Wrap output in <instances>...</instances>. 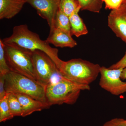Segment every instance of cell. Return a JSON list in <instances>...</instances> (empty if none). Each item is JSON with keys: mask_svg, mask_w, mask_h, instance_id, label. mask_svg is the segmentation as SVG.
I'll use <instances>...</instances> for the list:
<instances>
[{"mask_svg": "<svg viewBox=\"0 0 126 126\" xmlns=\"http://www.w3.org/2000/svg\"><path fill=\"white\" fill-rule=\"evenodd\" d=\"M2 40L5 44L16 46L32 52L39 50L44 52L55 63L58 70L63 61L59 57L58 50L50 46L46 40H42L26 25L15 26L11 35Z\"/></svg>", "mask_w": 126, "mask_h": 126, "instance_id": "cell-1", "label": "cell"}, {"mask_svg": "<svg viewBox=\"0 0 126 126\" xmlns=\"http://www.w3.org/2000/svg\"><path fill=\"white\" fill-rule=\"evenodd\" d=\"M101 67L81 59L62 61L59 69L61 77L78 84L89 85L96 79Z\"/></svg>", "mask_w": 126, "mask_h": 126, "instance_id": "cell-2", "label": "cell"}, {"mask_svg": "<svg viewBox=\"0 0 126 126\" xmlns=\"http://www.w3.org/2000/svg\"><path fill=\"white\" fill-rule=\"evenodd\" d=\"M89 85L78 84L60 77L57 82H51L46 87V96L50 106L75 103L82 90H89Z\"/></svg>", "mask_w": 126, "mask_h": 126, "instance_id": "cell-3", "label": "cell"}, {"mask_svg": "<svg viewBox=\"0 0 126 126\" xmlns=\"http://www.w3.org/2000/svg\"><path fill=\"white\" fill-rule=\"evenodd\" d=\"M5 89L7 93L27 95L48 103L46 96V86L26 76L10 71L5 75Z\"/></svg>", "mask_w": 126, "mask_h": 126, "instance_id": "cell-4", "label": "cell"}, {"mask_svg": "<svg viewBox=\"0 0 126 126\" xmlns=\"http://www.w3.org/2000/svg\"><path fill=\"white\" fill-rule=\"evenodd\" d=\"M4 44L5 56L11 71L37 81L32 62V51L16 46Z\"/></svg>", "mask_w": 126, "mask_h": 126, "instance_id": "cell-5", "label": "cell"}, {"mask_svg": "<svg viewBox=\"0 0 126 126\" xmlns=\"http://www.w3.org/2000/svg\"><path fill=\"white\" fill-rule=\"evenodd\" d=\"M32 60L34 71L38 82L46 86L59 72L55 63L44 52L32 51Z\"/></svg>", "mask_w": 126, "mask_h": 126, "instance_id": "cell-6", "label": "cell"}, {"mask_svg": "<svg viewBox=\"0 0 126 126\" xmlns=\"http://www.w3.org/2000/svg\"><path fill=\"white\" fill-rule=\"evenodd\" d=\"M123 69H110L104 67H101L99 86L113 95L118 96L126 93V82L121 80Z\"/></svg>", "mask_w": 126, "mask_h": 126, "instance_id": "cell-7", "label": "cell"}, {"mask_svg": "<svg viewBox=\"0 0 126 126\" xmlns=\"http://www.w3.org/2000/svg\"><path fill=\"white\" fill-rule=\"evenodd\" d=\"M40 17L47 21L50 29L53 28L56 13L61 0H26Z\"/></svg>", "mask_w": 126, "mask_h": 126, "instance_id": "cell-8", "label": "cell"}, {"mask_svg": "<svg viewBox=\"0 0 126 126\" xmlns=\"http://www.w3.org/2000/svg\"><path fill=\"white\" fill-rule=\"evenodd\" d=\"M108 24L116 35L126 43V0L118 9L110 12Z\"/></svg>", "mask_w": 126, "mask_h": 126, "instance_id": "cell-9", "label": "cell"}, {"mask_svg": "<svg viewBox=\"0 0 126 126\" xmlns=\"http://www.w3.org/2000/svg\"><path fill=\"white\" fill-rule=\"evenodd\" d=\"M46 40L49 44L61 48H73L77 45L71 35L54 27L50 30L49 35Z\"/></svg>", "mask_w": 126, "mask_h": 126, "instance_id": "cell-10", "label": "cell"}, {"mask_svg": "<svg viewBox=\"0 0 126 126\" xmlns=\"http://www.w3.org/2000/svg\"><path fill=\"white\" fill-rule=\"evenodd\" d=\"M14 94L17 97L22 107L23 111L22 117L27 116L35 112L49 108L50 106L48 103L36 100L27 95L18 94Z\"/></svg>", "mask_w": 126, "mask_h": 126, "instance_id": "cell-11", "label": "cell"}, {"mask_svg": "<svg viewBox=\"0 0 126 126\" xmlns=\"http://www.w3.org/2000/svg\"><path fill=\"white\" fill-rule=\"evenodd\" d=\"M26 0H0V19H10L21 11Z\"/></svg>", "mask_w": 126, "mask_h": 126, "instance_id": "cell-12", "label": "cell"}, {"mask_svg": "<svg viewBox=\"0 0 126 126\" xmlns=\"http://www.w3.org/2000/svg\"><path fill=\"white\" fill-rule=\"evenodd\" d=\"M80 10L75 12L69 16L71 26V33L77 37L88 33V30L83 21L79 15Z\"/></svg>", "mask_w": 126, "mask_h": 126, "instance_id": "cell-13", "label": "cell"}, {"mask_svg": "<svg viewBox=\"0 0 126 126\" xmlns=\"http://www.w3.org/2000/svg\"><path fill=\"white\" fill-rule=\"evenodd\" d=\"M54 27L72 35L69 16L59 10L55 18Z\"/></svg>", "mask_w": 126, "mask_h": 126, "instance_id": "cell-14", "label": "cell"}, {"mask_svg": "<svg viewBox=\"0 0 126 126\" xmlns=\"http://www.w3.org/2000/svg\"><path fill=\"white\" fill-rule=\"evenodd\" d=\"M80 10L77 0H61L59 5V10L68 16Z\"/></svg>", "mask_w": 126, "mask_h": 126, "instance_id": "cell-15", "label": "cell"}, {"mask_svg": "<svg viewBox=\"0 0 126 126\" xmlns=\"http://www.w3.org/2000/svg\"><path fill=\"white\" fill-rule=\"evenodd\" d=\"M7 100L9 108L13 116L22 117L23 109L20 103L15 94L7 93Z\"/></svg>", "mask_w": 126, "mask_h": 126, "instance_id": "cell-16", "label": "cell"}, {"mask_svg": "<svg viewBox=\"0 0 126 126\" xmlns=\"http://www.w3.org/2000/svg\"><path fill=\"white\" fill-rule=\"evenodd\" d=\"M81 10L99 13L102 7V0H77Z\"/></svg>", "mask_w": 126, "mask_h": 126, "instance_id": "cell-17", "label": "cell"}, {"mask_svg": "<svg viewBox=\"0 0 126 126\" xmlns=\"http://www.w3.org/2000/svg\"><path fill=\"white\" fill-rule=\"evenodd\" d=\"M14 117L10 110L6 96L0 99V122H5Z\"/></svg>", "mask_w": 126, "mask_h": 126, "instance_id": "cell-18", "label": "cell"}, {"mask_svg": "<svg viewBox=\"0 0 126 126\" xmlns=\"http://www.w3.org/2000/svg\"><path fill=\"white\" fill-rule=\"evenodd\" d=\"M5 44L2 39H0V75H5L10 71L7 64L4 51Z\"/></svg>", "mask_w": 126, "mask_h": 126, "instance_id": "cell-19", "label": "cell"}, {"mask_svg": "<svg viewBox=\"0 0 126 126\" xmlns=\"http://www.w3.org/2000/svg\"><path fill=\"white\" fill-rule=\"evenodd\" d=\"M124 0H107L105 1L106 9L115 10L118 9L124 2Z\"/></svg>", "mask_w": 126, "mask_h": 126, "instance_id": "cell-20", "label": "cell"}, {"mask_svg": "<svg viewBox=\"0 0 126 126\" xmlns=\"http://www.w3.org/2000/svg\"><path fill=\"white\" fill-rule=\"evenodd\" d=\"M102 126H126V120L115 118L107 122Z\"/></svg>", "mask_w": 126, "mask_h": 126, "instance_id": "cell-21", "label": "cell"}, {"mask_svg": "<svg viewBox=\"0 0 126 126\" xmlns=\"http://www.w3.org/2000/svg\"><path fill=\"white\" fill-rule=\"evenodd\" d=\"M126 67V52L124 56L121 60L113 64L109 68L110 69H116L124 68Z\"/></svg>", "mask_w": 126, "mask_h": 126, "instance_id": "cell-22", "label": "cell"}, {"mask_svg": "<svg viewBox=\"0 0 126 126\" xmlns=\"http://www.w3.org/2000/svg\"><path fill=\"white\" fill-rule=\"evenodd\" d=\"M5 75H0V99L4 97L6 94L5 89Z\"/></svg>", "mask_w": 126, "mask_h": 126, "instance_id": "cell-23", "label": "cell"}, {"mask_svg": "<svg viewBox=\"0 0 126 126\" xmlns=\"http://www.w3.org/2000/svg\"><path fill=\"white\" fill-rule=\"evenodd\" d=\"M121 79H126V67L123 69L121 75Z\"/></svg>", "mask_w": 126, "mask_h": 126, "instance_id": "cell-24", "label": "cell"}, {"mask_svg": "<svg viewBox=\"0 0 126 126\" xmlns=\"http://www.w3.org/2000/svg\"><path fill=\"white\" fill-rule=\"evenodd\" d=\"M106 0H102V1H104V2H105V1H106Z\"/></svg>", "mask_w": 126, "mask_h": 126, "instance_id": "cell-25", "label": "cell"}]
</instances>
